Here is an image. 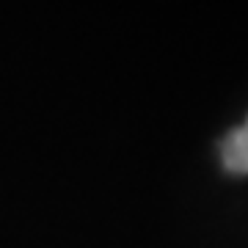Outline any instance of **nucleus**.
<instances>
[{
    "instance_id": "obj_1",
    "label": "nucleus",
    "mask_w": 248,
    "mask_h": 248,
    "mask_svg": "<svg viewBox=\"0 0 248 248\" xmlns=\"http://www.w3.org/2000/svg\"><path fill=\"white\" fill-rule=\"evenodd\" d=\"M221 163L229 174H248V119L243 127L232 130L218 146Z\"/></svg>"
}]
</instances>
